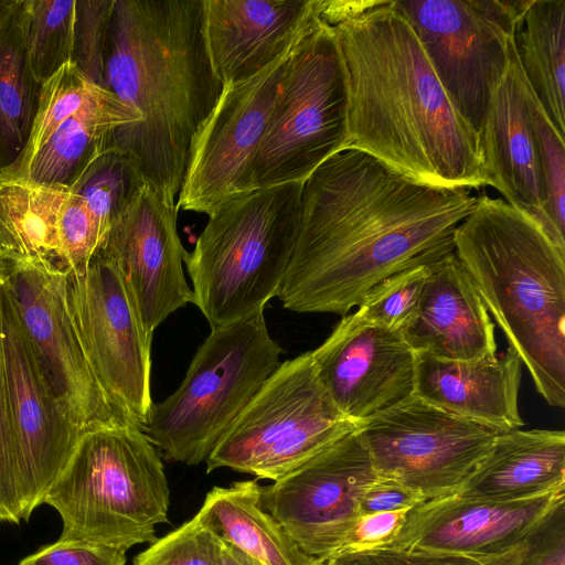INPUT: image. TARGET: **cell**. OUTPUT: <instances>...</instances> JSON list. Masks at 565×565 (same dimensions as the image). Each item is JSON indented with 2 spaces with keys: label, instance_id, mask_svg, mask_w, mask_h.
<instances>
[{
  "label": "cell",
  "instance_id": "cell-1",
  "mask_svg": "<svg viewBox=\"0 0 565 565\" xmlns=\"http://www.w3.org/2000/svg\"><path fill=\"white\" fill-rule=\"evenodd\" d=\"M477 196L415 181L375 157L342 150L305 182L278 299L285 309L347 316L390 276L454 252Z\"/></svg>",
  "mask_w": 565,
  "mask_h": 565
},
{
  "label": "cell",
  "instance_id": "cell-2",
  "mask_svg": "<svg viewBox=\"0 0 565 565\" xmlns=\"http://www.w3.org/2000/svg\"><path fill=\"white\" fill-rule=\"evenodd\" d=\"M332 28L348 84L344 150L364 151L433 186H489L478 132L452 105L394 1Z\"/></svg>",
  "mask_w": 565,
  "mask_h": 565
},
{
  "label": "cell",
  "instance_id": "cell-3",
  "mask_svg": "<svg viewBox=\"0 0 565 565\" xmlns=\"http://www.w3.org/2000/svg\"><path fill=\"white\" fill-rule=\"evenodd\" d=\"M105 87L141 117L118 128L110 148L177 204L193 137L222 92L204 41L203 0H115Z\"/></svg>",
  "mask_w": 565,
  "mask_h": 565
},
{
  "label": "cell",
  "instance_id": "cell-4",
  "mask_svg": "<svg viewBox=\"0 0 565 565\" xmlns=\"http://www.w3.org/2000/svg\"><path fill=\"white\" fill-rule=\"evenodd\" d=\"M454 250L537 393L565 407V250L526 212L477 196Z\"/></svg>",
  "mask_w": 565,
  "mask_h": 565
},
{
  "label": "cell",
  "instance_id": "cell-5",
  "mask_svg": "<svg viewBox=\"0 0 565 565\" xmlns=\"http://www.w3.org/2000/svg\"><path fill=\"white\" fill-rule=\"evenodd\" d=\"M44 503L62 520L60 541L124 551L153 543L170 491L161 456L138 425L81 434Z\"/></svg>",
  "mask_w": 565,
  "mask_h": 565
},
{
  "label": "cell",
  "instance_id": "cell-6",
  "mask_svg": "<svg viewBox=\"0 0 565 565\" xmlns=\"http://www.w3.org/2000/svg\"><path fill=\"white\" fill-rule=\"evenodd\" d=\"M303 182L237 196L209 216L185 253L193 303L210 327L264 311L277 297L298 234Z\"/></svg>",
  "mask_w": 565,
  "mask_h": 565
},
{
  "label": "cell",
  "instance_id": "cell-7",
  "mask_svg": "<svg viewBox=\"0 0 565 565\" xmlns=\"http://www.w3.org/2000/svg\"><path fill=\"white\" fill-rule=\"evenodd\" d=\"M280 354L264 311L212 327L180 386L152 404L141 430L163 459L205 462L279 366Z\"/></svg>",
  "mask_w": 565,
  "mask_h": 565
},
{
  "label": "cell",
  "instance_id": "cell-8",
  "mask_svg": "<svg viewBox=\"0 0 565 565\" xmlns=\"http://www.w3.org/2000/svg\"><path fill=\"white\" fill-rule=\"evenodd\" d=\"M348 142L347 73L337 33L320 18L286 60L248 173V193L305 182Z\"/></svg>",
  "mask_w": 565,
  "mask_h": 565
},
{
  "label": "cell",
  "instance_id": "cell-9",
  "mask_svg": "<svg viewBox=\"0 0 565 565\" xmlns=\"http://www.w3.org/2000/svg\"><path fill=\"white\" fill-rule=\"evenodd\" d=\"M354 428L322 387L311 352H305L265 381L206 459V472L230 468L276 481Z\"/></svg>",
  "mask_w": 565,
  "mask_h": 565
},
{
  "label": "cell",
  "instance_id": "cell-10",
  "mask_svg": "<svg viewBox=\"0 0 565 565\" xmlns=\"http://www.w3.org/2000/svg\"><path fill=\"white\" fill-rule=\"evenodd\" d=\"M417 34L445 92L480 132L531 0H393Z\"/></svg>",
  "mask_w": 565,
  "mask_h": 565
},
{
  "label": "cell",
  "instance_id": "cell-11",
  "mask_svg": "<svg viewBox=\"0 0 565 565\" xmlns=\"http://www.w3.org/2000/svg\"><path fill=\"white\" fill-rule=\"evenodd\" d=\"M355 429L377 476L396 481L424 501L456 494L500 433L414 394Z\"/></svg>",
  "mask_w": 565,
  "mask_h": 565
},
{
  "label": "cell",
  "instance_id": "cell-12",
  "mask_svg": "<svg viewBox=\"0 0 565 565\" xmlns=\"http://www.w3.org/2000/svg\"><path fill=\"white\" fill-rule=\"evenodd\" d=\"M0 276L70 422L81 433L138 425L92 370L72 316L66 273L40 262L0 259Z\"/></svg>",
  "mask_w": 565,
  "mask_h": 565
},
{
  "label": "cell",
  "instance_id": "cell-13",
  "mask_svg": "<svg viewBox=\"0 0 565 565\" xmlns=\"http://www.w3.org/2000/svg\"><path fill=\"white\" fill-rule=\"evenodd\" d=\"M72 316L92 370L109 398L140 427L152 407L151 342L118 269L96 255L66 273Z\"/></svg>",
  "mask_w": 565,
  "mask_h": 565
},
{
  "label": "cell",
  "instance_id": "cell-14",
  "mask_svg": "<svg viewBox=\"0 0 565 565\" xmlns=\"http://www.w3.org/2000/svg\"><path fill=\"white\" fill-rule=\"evenodd\" d=\"M354 428L270 486L260 504L307 555H337L359 519L366 489L379 479Z\"/></svg>",
  "mask_w": 565,
  "mask_h": 565
},
{
  "label": "cell",
  "instance_id": "cell-15",
  "mask_svg": "<svg viewBox=\"0 0 565 565\" xmlns=\"http://www.w3.org/2000/svg\"><path fill=\"white\" fill-rule=\"evenodd\" d=\"M292 49L253 77L222 86L214 108L193 137L178 210L210 216L248 193L249 169Z\"/></svg>",
  "mask_w": 565,
  "mask_h": 565
},
{
  "label": "cell",
  "instance_id": "cell-16",
  "mask_svg": "<svg viewBox=\"0 0 565 565\" xmlns=\"http://www.w3.org/2000/svg\"><path fill=\"white\" fill-rule=\"evenodd\" d=\"M0 316L8 388L23 465L24 521L71 458L81 431L70 422L0 276Z\"/></svg>",
  "mask_w": 565,
  "mask_h": 565
},
{
  "label": "cell",
  "instance_id": "cell-17",
  "mask_svg": "<svg viewBox=\"0 0 565 565\" xmlns=\"http://www.w3.org/2000/svg\"><path fill=\"white\" fill-rule=\"evenodd\" d=\"M177 204L167 203L143 183L128 207L111 223L96 255L118 269L147 332L169 315L193 303L177 230Z\"/></svg>",
  "mask_w": 565,
  "mask_h": 565
},
{
  "label": "cell",
  "instance_id": "cell-18",
  "mask_svg": "<svg viewBox=\"0 0 565 565\" xmlns=\"http://www.w3.org/2000/svg\"><path fill=\"white\" fill-rule=\"evenodd\" d=\"M310 352L326 393L355 426L414 394L415 352L399 331L351 313Z\"/></svg>",
  "mask_w": 565,
  "mask_h": 565
},
{
  "label": "cell",
  "instance_id": "cell-19",
  "mask_svg": "<svg viewBox=\"0 0 565 565\" xmlns=\"http://www.w3.org/2000/svg\"><path fill=\"white\" fill-rule=\"evenodd\" d=\"M565 491L491 502L458 494L425 500L406 512L395 537L383 547L457 553L491 561L518 552Z\"/></svg>",
  "mask_w": 565,
  "mask_h": 565
},
{
  "label": "cell",
  "instance_id": "cell-20",
  "mask_svg": "<svg viewBox=\"0 0 565 565\" xmlns=\"http://www.w3.org/2000/svg\"><path fill=\"white\" fill-rule=\"evenodd\" d=\"M319 20L318 0H203V35L222 86L289 52Z\"/></svg>",
  "mask_w": 565,
  "mask_h": 565
},
{
  "label": "cell",
  "instance_id": "cell-21",
  "mask_svg": "<svg viewBox=\"0 0 565 565\" xmlns=\"http://www.w3.org/2000/svg\"><path fill=\"white\" fill-rule=\"evenodd\" d=\"M401 333L415 353L437 359L497 353L494 323L455 250L429 264L417 311Z\"/></svg>",
  "mask_w": 565,
  "mask_h": 565
},
{
  "label": "cell",
  "instance_id": "cell-22",
  "mask_svg": "<svg viewBox=\"0 0 565 565\" xmlns=\"http://www.w3.org/2000/svg\"><path fill=\"white\" fill-rule=\"evenodd\" d=\"M479 138L489 186L535 218L553 239L514 41L507 70L491 94Z\"/></svg>",
  "mask_w": 565,
  "mask_h": 565
},
{
  "label": "cell",
  "instance_id": "cell-23",
  "mask_svg": "<svg viewBox=\"0 0 565 565\" xmlns=\"http://www.w3.org/2000/svg\"><path fill=\"white\" fill-rule=\"evenodd\" d=\"M522 362L508 347L476 361L415 353L414 395L498 431L524 425L518 406Z\"/></svg>",
  "mask_w": 565,
  "mask_h": 565
},
{
  "label": "cell",
  "instance_id": "cell-24",
  "mask_svg": "<svg viewBox=\"0 0 565 565\" xmlns=\"http://www.w3.org/2000/svg\"><path fill=\"white\" fill-rule=\"evenodd\" d=\"M565 491V433L552 429L500 431L487 457L456 493L511 502Z\"/></svg>",
  "mask_w": 565,
  "mask_h": 565
},
{
  "label": "cell",
  "instance_id": "cell-25",
  "mask_svg": "<svg viewBox=\"0 0 565 565\" xmlns=\"http://www.w3.org/2000/svg\"><path fill=\"white\" fill-rule=\"evenodd\" d=\"M141 117L108 89L96 87L83 106L39 149L14 175L34 184L70 189L88 164L110 149L114 132Z\"/></svg>",
  "mask_w": 565,
  "mask_h": 565
},
{
  "label": "cell",
  "instance_id": "cell-26",
  "mask_svg": "<svg viewBox=\"0 0 565 565\" xmlns=\"http://www.w3.org/2000/svg\"><path fill=\"white\" fill-rule=\"evenodd\" d=\"M195 518L220 540L264 565H324L307 555L263 509L260 486L253 480L214 487Z\"/></svg>",
  "mask_w": 565,
  "mask_h": 565
},
{
  "label": "cell",
  "instance_id": "cell-27",
  "mask_svg": "<svg viewBox=\"0 0 565 565\" xmlns=\"http://www.w3.org/2000/svg\"><path fill=\"white\" fill-rule=\"evenodd\" d=\"M26 0H0V175L23 152L38 110L41 86L28 51Z\"/></svg>",
  "mask_w": 565,
  "mask_h": 565
},
{
  "label": "cell",
  "instance_id": "cell-28",
  "mask_svg": "<svg viewBox=\"0 0 565 565\" xmlns=\"http://www.w3.org/2000/svg\"><path fill=\"white\" fill-rule=\"evenodd\" d=\"M523 77L565 136V0H531L514 32Z\"/></svg>",
  "mask_w": 565,
  "mask_h": 565
},
{
  "label": "cell",
  "instance_id": "cell-29",
  "mask_svg": "<svg viewBox=\"0 0 565 565\" xmlns=\"http://www.w3.org/2000/svg\"><path fill=\"white\" fill-rule=\"evenodd\" d=\"M68 194L63 188L0 180V259L40 262L65 271L58 215Z\"/></svg>",
  "mask_w": 565,
  "mask_h": 565
},
{
  "label": "cell",
  "instance_id": "cell-30",
  "mask_svg": "<svg viewBox=\"0 0 565 565\" xmlns=\"http://www.w3.org/2000/svg\"><path fill=\"white\" fill-rule=\"evenodd\" d=\"M143 183L131 159L110 148L88 164L68 191L86 203L99 227L103 245L111 223L128 207Z\"/></svg>",
  "mask_w": 565,
  "mask_h": 565
},
{
  "label": "cell",
  "instance_id": "cell-31",
  "mask_svg": "<svg viewBox=\"0 0 565 565\" xmlns=\"http://www.w3.org/2000/svg\"><path fill=\"white\" fill-rule=\"evenodd\" d=\"M26 1L29 61L43 84L72 61L75 0Z\"/></svg>",
  "mask_w": 565,
  "mask_h": 565
},
{
  "label": "cell",
  "instance_id": "cell-32",
  "mask_svg": "<svg viewBox=\"0 0 565 565\" xmlns=\"http://www.w3.org/2000/svg\"><path fill=\"white\" fill-rule=\"evenodd\" d=\"M96 87L72 63L65 64L43 83L26 146L15 163L0 175V180L21 171L62 124L83 106Z\"/></svg>",
  "mask_w": 565,
  "mask_h": 565
},
{
  "label": "cell",
  "instance_id": "cell-33",
  "mask_svg": "<svg viewBox=\"0 0 565 565\" xmlns=\"http://www.w3.org/2000/svg\"><path fill=\"white\" fill-rule=\"evenodd\" d=\"M525 94L546 215L553 241L562 250H565V139L555 129L526 82Z\"/></svg>",
  "mask_w": 565,
  "mask_h": 565
},
{
  "label": "cell",
  "instance_id": "cell-34",
  "mask_svg": "<svg viewBox=\"0 0 565 565\" xmlns=\"http://www.w3.org/2000/svg\"><path fill=\"white\" fill-rule=\"evenodd\" d=\"M429 264L384 279L365 295L354 313L366 322L401 332L417 311Z\"/></svg>",
  "mask_w": 565,
  "mask_h": 565
},
{
  "label": "cell",
  "instance_id": "cell-35",
  "mask_svg": "<svg viewBox=\"0 0 565 565\" xmlns=\"http://www.w3.org/2000/svg\"><path fill=\"white\" fill-rule=\"evenodd\" d=\"M0 316V521H24L23 465L7 381Z\"/></svg>",
  "mask_w": 565,
  "mask_h": 565
},
{
  "label": "cell",
  "instance_id": "cell-36",
  "mask_svg": "<svg viewBox=\"0 0 565 565\" xmlns=\"http://www.w3.org/2000/svg\"><path fill=\"white\" fill-rule=\"evenodd\" d=\"M115 0H75L71 63L90 84L105 88V60Z\"/></svg>",
  "mask_w": 565,
  "mask_h": 565
},
{
  "label": "cell",
  "instance_id": "cell-37",
  "mask_svg": "<svg viewBox=\"0 0 565 565\" xmlns=\"http://www.w3.org/2000/svg\"><path fill=\"white\" fill-rule=\"evenodd\" d=\"M222 543L194 516L151 543L134 565H222Z\"/></svg>",
  "mask_w": 565,
  "mask_h": 565
},
{
  "label": "cell",
  "instance_id": "cell-38",
  "mask_svg": "<svg viewBox=\"0 0 565 565\" xmlns=\"http://www.w3.org/2000/svg\"><path fill=\"white\" fill-rule=\"evenodd\" d=\"M58 245L64 270H85L102 246L99 227L86 203L70 192L58 215Z\"/></svg>",
  "mask_w": 565,
  "mask_h": 565
},
{
  "label": "cell",
  "instance_id": "cell-39",
  "mask_svg": "<svg viewBox=\"0 0 565 565\" xmlns=\"http://www.w3.org/2000/svg\"><path fill=\"white\" fill-rule=\"evenodd\" d=\"M515 553L491 561L417 548L376 547L338 554L324 565H514Z\"/></svg>",
  "mask_w": 565,
  "mask_h": 565
},
{
  "label": "cell",
  "instance_id": "cell-40",
  "mask_svg": "<svg viewBox=\"0 0 565 565\" xmlns=\"http://www.w3.org/2000/svg\"><path fill=\"white\" fill-rule=\"evenodd\" d=\"M18 565H126V551L87 542H64L42 546Z\"/></svg>",
  "mask_w": 565,
  "mask_h": 565
},
{
  "label": "cell",
  "instance_id": "cell-41",
  "mask_svg": "<svg viewBox=\"0 0 565 565\" xmlns=\"http://www.w3.org/2000/svg\"><path fill=\"white\" fill-rule=\"evenodd\" d=\"M515 565H565V501L530 535Z\"/></svg>",
  "mask_w": 565,
  "mask_h": 565
},
{
  "label": "cell",
  "instance_id": "cell-42",
  "mask_svg": "<svg viewBox=\"0 0 565 565\" xmlns=\"http://www.w3.org/2000/svg\"><path fill=\"white\" fill-rule=\"evenodd\" d=\"M407 511L398 510L360 516L338 554L386 546L401 529Z\"/></svg>",
  "mask_w": 565,
  "mask_h": 565
},
{
  "label": "cell",
  "instance_id": "cell-43",
  "mask_svg": "<svg viewBox=\"0 0 565 565\" xmlns=\"http://www.w3.org/2000/svg\"><path fill=\"white\" fill-rule=\"evenodd\" d=\"M424 500L397 483L379 478L364 492L359 504V518L382 512L409 510Z\"/></svg>",
  "mask_w": 565,
  "mask_h": 565
},
{
  "label": "cell",
  "instance_id": "cell-44",
  "mask_svg": "<svg viewBox=\"0 0 565 565\" xmlns=\"http://www.w3.org/2000/svg\"><path fill=\"white\" fill-rule=\"evenodd\" d=\"M381 0H318L319 18L333 26L375 7Z\"/></svg>",
  "mask_w": 565,
  "mask_h": 565
},
{
  "label": "cell",
  "instance_id": "cell-45",
  "mask_svg": "<svg viewBox=\"0 0 565 565\" xmlns=\"http://www.w3.org/2000/svg\"><path fill=\"white\" fill-rule=\"evenodd\" d=\"M223 542V541H222ZM222 565H264L237 547L222 543Z\"/></svg>",
  "mask_w": 565,
  "mask_h": 565
}]
</instances>
